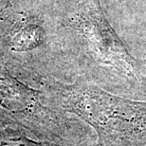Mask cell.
Masks as SVG:
<instances>
[{
	"instance_id": "1",
	"label": "cell",
	"mask_w": 146,
	"mask_h": 146,
	"mask_svg": "<svg viewBox=\"0 0 146 146\" xmlns=\"http://www.w3.org/2000/svg\"><path fill=\"white\" fill-rule=\"evenodd\" d=\"M56 104L96 131L101 146L146 145V103L116 97L77 83L54 90Z\"/></svg>"
},
{
	"instance_id": "3",
	"label": "cell",
	"mask_w": 146,
	"mask_h": 146,
	"mask_svg": "<svg viewBox=\"0 0 146 146\" xmlns=\"http://www.w3.org/2000/svg\"><path fill=\"white\" fill-rule=\"evenodd\" d=\"M0 146H65L38 138L17 125L0 121Z\"/></svg>"
},
{
	"instance_id": "2",
	"label": "cell",
	"mask_w": 146,
	"mask_h": 146,
	"mask_svg": "<svg viewBox=\"0 0 146 146\" xmlns=\"http://www.w3.org/2000/svg\"><path fill=\"white\" fill-rule=\"evenodd\" d=\"M0 121L17 125L38 138L61 143L66 119L45 106L39 93L0 68Z\"/></svg>"
},
{
	"instance_id": "4",
	"label": "cell",
	"mask_w": 146,
	"mask_h": 146,
	"mask_svg": "<svg viewBox=\"0 0 146 146\" xmlns=\"http://www.w3.org/2000/svg\"><path fill=\"white\" fill-rule=\"evenodd\" d=\"M42 43V31L35 25H29L13 38L11 48L13 51H29Z\"/></svg>"
},
{
	"instance_id": "5",
	"label": "cell",
	"mask_w": 146,
	"mask_h": 146,
	"mask_svg": "<svg viewBox=\"0 0 146 146\" xmlns=\"http://www.w3.org/2000/svg\"><path fill=\"white\" fill-rule=\"evenodd\" d=\"M9 6H10V3H9L8 0H0V17L8 9Z\"/></svg>"
}]
</instances>
